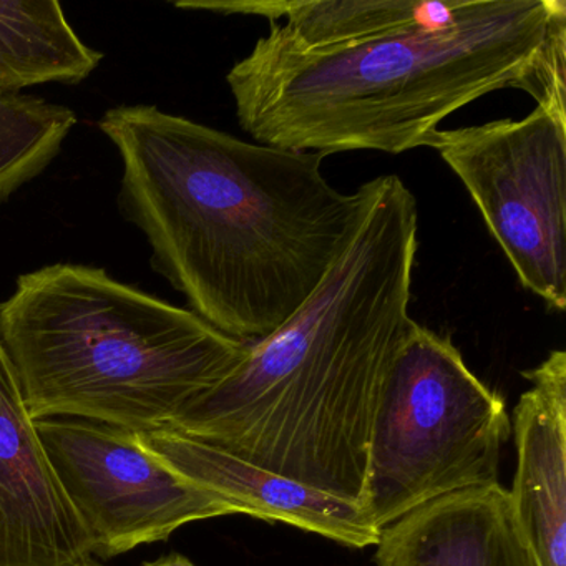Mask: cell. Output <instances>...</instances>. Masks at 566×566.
I'll return each mask as SVG.
<instances>
[{
  "mask_svg": "<svg viewBox=\"0 0 566 566\" xmlns=\"http://www.w3.org/2000/svg\"><path fill=\"white\" fill-rule=\"evenodd\" d=\"M35 429L101 558L165 542L198 520L240 515L147 452L137 432L75 417L35 420Z\"/></svg>",
  "mask_w": 566,
  "mask_h": 566,
  "instance_id": "cell-7",
  "label": "cell"
},
{
  "mask_svg": "<svg viewBox=\"0 0 566 566\" xmlns=\"http://www.w3.org/2000/svg\"><path fill=\"white\" fill-rule=\"evenodd\" d=\"M78 566H102V565H98V563H95L94 559H91V562L84 563V565H78Z\"/></svg>",
  "mask_w": 566,
  "mask_h": 566,
  "instance_id": "cell-16",
  "label": "cell"
},
{
  "mask_svg": "<svg viewBox=\"0 0 566 566\" xmlns=\"http://www.w3.org/2000/svg\"><path fill=\"white\" fill-rule=\"evenodd\" d=\"M0 340L34 422L75 417L132 432L177 422L248 349L193 311L71 263L19 276L0 303Z\"/></svg>",
  "mask_w": 566,
  "mask_h": 566,
  "instance_id": "cell-4",
  "label": "cell"
},
{
  "mask_svg": "<svg viewBox=\"0 0 566 566\" xmlns=\"http://www.w3.org/2000/svg\"><path fill=\"white\" fill-rule=\"evenodd\" d=\"M142 566H197L193 562L187 558V556L180 555V553H171V555L160 556V558L154 559V562H145Z\"/></svg>",
  "mask_w": 566,
  "mask_h": 566,
  "instance_id": "cell-15",
  "label": "cell"
},
{
  "mask_svg": "<svg viewBox=\"0 0 566 566\" xmlns=\"http://www.w3.org/2000/svg\"><path fill=\"white\" fill-rule=\"evenodd\" d=\"M227 84L256 144L324 157L403 154L492 92L525 91L566 112V2L473 0L449 28L323 51L270 22Z\"/></svg>",
  "mask_w": 566,
  "mask_h": 566,
  "instance_id": "cell-3",
  "label": "cell"
},
{
  "mask_svg": "<svg viewBox=\"0 0 566 566\" xmlns=\"http://www.w3.org/2000/svg\"><path fill=\"white\" fill-rule=\"evenodd\" d=\"M510 436L505 399L469 369L449 336L416 324L374 423L364 512L382 530L433 500L499 485Z\"/></svg>",
  "mask_w": 566,
  "mask_h": 566,
  "instance_id": "cell-5",
  "label": "cell"
},
{
  "mask_svg": "<svg viewBox=\"0 0 566 566\" xmlns=\"http://www.w3.org/2000/svg\"><path fill=\"white\" fill-rule=\"evenodd\" d=\"M102 57L75 34L55 0H0V94L81 84Z\"/></svg>",
  "mask_w": 566,
  "mask_h": 566,
  "instance_id": "cell-13",
  "label": "cell"
},
{
  "mask_svg": "<svg viewBox=\"0 0 566 566\" xmlns=\"http://www.w3.org/2000/svg\"><path fill=\"white\" fill-rule=\"evenodd\" d=\"M98 128L122 160L118 207L147 238L151 266L190 311L244 344L280 329L353 238L360 187L343 193L324 155L122 105Z\"/></svg>",
  "mask_w": 566,
  "mask_h": 566,
  "instance_id": "cell-1",
  "label": "cell"
},
{
  "mask_svg": "<svg viewBox=\"0 0 566 566\" xmlns=\"http://www.w3.org/2000/svg\"><path fill=\"white\" fill-rule=\"evenodd\" d=\"M432 148L479 208L520 284L566 310V112L433 132Z\"/></svg>",
  "mask_w": 566,
  "mask_h": 566,
  "instance_id": "cell-6",
  "label": "cell"
},
{
  "mask_svg": "<svg viewBox=\"0 0 566 566\" xmlns=\"http://www.w3.org/2000/svg\"><path fill=\"white\" fill-rule=\"evenodd\" d=\"M77 124L71 108L0 94V203L44 174Z\"/></svg>",
  "mask_w": 566,
  "mask_h": 566,
  "instance_id": "cell-14",
  "label": "cell"
},
{
  "mask_svg": "<svg viewBox=\"0 0 566 566\" xmlns=\"http://www.w3.org/2000/svg\"><path fill=\"white\" fill-rule=\"evenodd\" d=\"M377 566H539L502 485L433 500L380 530Z\"/></svg>",
  "mask_w": 566,
  "mask_h": 566,
  "instance_id": "cell-11",
  "label": "cell"
},
{
  "mask_svg": "<svg viewBox=\"0 0 566 566\" xmlns=\"http://www.w3.org/2000/svg\"><path fill=\"white\" fill-rule=\"evenodd\" d=\"M360 190L353 238L313 296L170 427L364 509L380 400L417 324L419 205L397 175Z\"/></svg>",
  "mask_w": 566,
  "mask_h": 566,
  "instance_id": "cell-2",
  "label": "cell"
},
{
  "mask_svg": "<svg viewBox=\"0 0 566 566\" xmlns=\"http://www.w3.org/2000/svg\"><path fill=\"white\" fill-rule=\"evenodd\" d=\"M92 555L0 340V566H78Z\"/></svg>",
  "mask_w": 566,
  "mask_h": 566,
  "instance_id": "cell-8",
  "label": "cell"
},
{
  "mask_svg": "<svg viewBox=\"0 0 566 566\" xmlns=\"http://www.w3.org/2000/svg\"><path fill=\"white\" fill-rule=\"evenodd\" d=\"M137 439L161 463L218 493L241 515L287 523L353 548L379 542L380 530L359 505L261 469L175 427L137 432Z\"/></svg>",
  "mask_w": 566,
  "mask_h": 566,
  "instance_id": "cell-9",
  "label": "cell"
},
{
  "mask_svg": "<svg viewBox=\"0 0 566 566\" xmlns=\"http://www.w3.org/2000/svg\"><path fill=\"white\" fill-rule=\"evenodd\" d=\"M175 6L270 22L284 19L301 48L323 51L449 28L472 9L473 0H181Z\"/></svg>",
  "mask_w": 566,
  "mask_h": 566,
  "instance_id": "cell-12",
  "label": "cell"
},
{
  "mask_svg": "<svg viewBox=\"0 0 566 566\" xmlns=\"http://www.w3.org/2000/svg\"><path fill=\"white\" fill-rule=\"evenodd\" d=\"M530 382L513 410V515L539 566H566V353L523 370Z\"/></svg>",
  "mask_w": 566,
  "mask_h": 566,
  "instance_id": "cell-10",
  "label": "cell"
}]
</instances>
